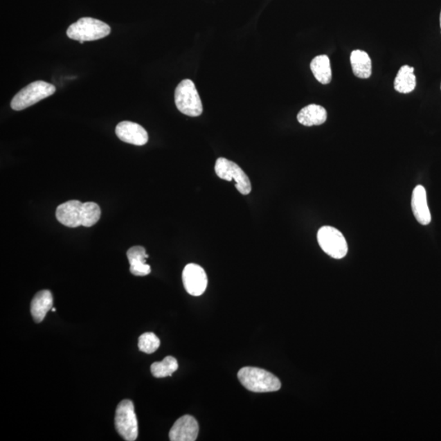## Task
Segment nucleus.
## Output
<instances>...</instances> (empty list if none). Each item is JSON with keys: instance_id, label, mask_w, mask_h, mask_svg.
Here are the masks:
<instances>
[{"instance_id": "1", "label": "nucleus", "mask_w": 441, "mask_h": 441, "mask_svg": "<svg viewBox=\"0 0 441 441\" xmlns=\"http://www.w3.org/2000/svg\"><path fill=\"white\" fill-rule=\"evenodd\" d=\"M101 215V208L98 204L82 203L79 201L63 203L57 207L56 211L58 222L71 228L80 226H93L99 221Z\"/></svg>"}, {"instance_id": "2", "label": "nucleus", "mask_w": 441, "mask_h": 441, "mask_svg": "<svg viewBox=\"0 0 441 441\" xmlns=\"http://www.w3.org/2000/svg\"><path fill=\"white\" fill-rule=\"evenodd\" d=\"M238 379L245 388L253 393L276 392L281 388L278 377L259 368H242L238 372Z\"/></svg>"}, {"instance_id": "3", "label": "nucleus", "mask_w": 441, "mask_h": 441, "mask_svg": "<svg viewBox=\"0 0 441 441\" xmlns=\"http://www.w3.org/2000/svg\"><path fill=\"white\" fill-rule=\"evenodd\" d=\"M111 27L104 21L93 17H82L68 27L66 35L71 39L84 44L107 37L111 34Z\"/></svg>"}, {"instance_id": "4", "label": "nucleus", "mask_w": 441, "mask_h": 441, "mask_svg": "<svg viewBox=\"0 0 441 441\" xmlns=\"http://www.w3.org/2000/svg\"><path fill=\"white\" fill-rule=\"evenodd\" d=\"M56 92V87L43 80L33 82L18 92L11 102L15 111H22L47 98Z\"/></svg>"}, {"instance_id": "5", "label": "nucleus", "mask_w": 441, "mask_h": 441, "mask_svg": "<svg viewBox=\"0 0 441 441\" xmlns=\"http://www.w3.org/2000/svg\"><path fill=\"white\" fill-rule=\"evenodd\" d=\"M175 104L179 111L190 117H198L203 113V105L194 82L184 80L175 90Z\"/></svg>"}, {"instance_id": "6", "label": "nucleus", "mask_w": 441, "mask_h": 441, "mask_svg": "<svg viewBox=\"0 0 441 441\" xmlns=\"http://www.w3.org/2000/svg\"><path fill=\"white\" fill-rule=\"evenodd\" d=\"M115 425L118 433L127 441H134L138 435V420L134 404L129 399H124L117 406Z\"/></svg>"}, {"instance_id": "7", "label": "nucleus", "mask_w": 441, "mask_h": 441, "mask_svg": "<svg viewBox=\"0 0 441 441\" xmlns=\"http://www.w3.org/2000/svg\"><path fill=\"white\" fill-rule=\"evenodd\" d=\"M318 243L323 251L335 259H342L347 255L348 246L347 240L338 229L325 226L318 231Z\"/></svg>"}, {"instance_id": "8", "label": "nucleus", "mask_w": 441, "mask_h": 441, "mask_svg": "<svg viewBox=\"0 0 441 441\" xmlns=\"http://www.w3.org/2000/svg\"><path fill=\"white\" fill-rule=\"evenodd\" d=\"M215 172L221 179L235 181V188L242 195L251 192L252 186L246 174L235 162L226 158H218L215 163Z\"/></svg>"}, {"instance_id": "9", "label": "nucleus", "mask_w": 441, "mask_h": 441, "mask_svg": "<svg viewBox=\"0 0 441 441\" xmlns=\"http://www.w3.org/2000/svg\"><path fill=\"white\" fill-rule=\"evenodd\" d=\"M185 289L192 296H201L207 289L208 277L206 271L201 266L190 263L183 272Z\"/></svg>"}, {"instance_id": "10", "label": "nucleus", "mask_w": 441, "mask_h": 441, "mask_svg": "<svg viewBox=\"0 0 441 441\" xmlns=\"http://www.w3.org/2000/svg\"><path fill=\"white\" fill-rule=\"evenodd\" d=\"M116 134L122 142L135 145H144L148 143L147 132L136 123L123 121L118 124Z\"/></svg>"}, {"instance_id": "11", "label": "nucleus", "mask_w": 441, "mask_h": 441, "mask_svg": "<svg viewBox=\"0 0 441 441\" xmlns=\"http://www.w3.org/2000/svg\"><path fill=\"white\" fill-rule=\"evenodd\" d=\"M199 434V424L192 416L185 415L177 420L170 431L172 441H195Z\"/></svg>"}, {"instance_id": "12", "label": "nucleus", "mask_w": 441, "mask_h": 441, "mask_svg": "<svg viewBox=\"0 0 441 441\" xmlns=\"http://www.w3.org/2000/svg\"><path fill=\"white\" fill-rule=\"evenodd\" d=\"M411 204L416 220L422 225H429L431 221V216L424 186L418 185L413 190Z\"/></svg>"}, {"instance_id": "13", "label": "nucleus", "mask_w": 441, "mask_h": 441, "mask_svg": "<svg viewBox=\"0 0 441 441\" xmlns=\"http://www.w3.org/2000/svg\"><path fill=\"white\" fill-rule=\"evenodd\" d=\"M130 264V272L136 276H145L151 273V267L147 264L149 258L147 251L142 246H134L127 252Z\"/></svg>"}, {"instance_id": "14", "label": "nucleus", "mask_w": 441, "mask_h": 441, "mask_svg": "<svg viewBox=\"0 0 441 441\" xmlns=\"http://www.w3.org/2000/svg\"><path fill=\"white\" fill-rule=\"evenodd\" d=\"M53 298L49 290L39 291L31 302L30 312L36 323L42 322L47 313L52 310Z\"/></svg>"}, {"instance_id": "15", "label": "nucleus", "mask_w": 441, "mask_h": 441, "mask_svg": "<svg viewBox=\"0 0 441 441\" xmlns=\"http://www.w3.org/2000/svg\"><path fill=\"white\" fill-rule=\"evenodd\" d=\"M297 118L300 124L304 126L321 125L327 120V111L320 105L311 104L303 108Z\"/></svg>"}, {"instance_id": "16", "label": "nucleus", "mask_w": 441, "mask_h": 441, "mask_svg": "<svg viewBox=\"0 0 441 441\" xmlns=\"http://www.w3.org/2000/svg\"><path fill=\"white\" fill-rule=\"evenodd\" d=\"M351 64L354 75L360 79H369L372 75V61L362 50H354L351 54Z\"/></svg>"}, {"instance_id": "17", "label": "nucleus", "mask_w": 441, "mask_h": 441, "mask_svg": "<svg viewBox=\"0 0 441 441\" xmlns=\"http://www.w3.org/2000/svg\"><path fill=\"white\" fill-rule=\"evenodd\" d=\"M416 87L415 68L403 66L397 73L394 81V88L399 93L407 94L413 92Z\"/></svg>"}, {"instance_id": "18", "label": "nucleus", "mask_w": 441, "mask_h": 441, "mask_svg": "<svg viewBox=\"0 0 441 441\" xmlns=\"http://www.w3.org/2000/svg\"><path fill=\"white\" fill-rule=\"evenodd\" d=\"M311 70L318 82L322 84H328L332 80L330 60L328 56L320 55L313 59Z\"/></svg>"}, {"instance_id": "19", "label": "nucleus", "mask_w": 441, "mask_h": 441, "mask_svg": "<svg viewBox=\"0 0 441 441\" xmlns=\"http://www.w3.org/2000/svg\"><path fill=\"white\" fill-rule=\"evenodd\" d=\"M179 369V363L172 357H167L161 362H154L151 367L152 374L154 377H170Z\"/></svg>"}, {"instance_id": "20", "label": "nucleus", "mask_w": 441, "mask_h": 441, "mask_svg": "<svg viewBox=\"0 0 441 441\" xmlns=\"http://www.w3.org/2000/svg\"><path fill=\"white\" fill-rule=\"evenodd\" d=\"M161 340L153 333H145L140 336L138 348L141 352L152 354L160 348Z\"/></svg>"}, {"instance_id": "21", "label": "nucleus", "mask_w": 441, "mask_h": 441, "mask_svg": "<svg viewBox=\"0 0 441 441\" xmlns=\"http://www.w3.org/2000/svg\"><path fill=\"white\" fill-rule=\"evenodd\" d=\"M440 29H441V12H440Z\"/></svg>"}, {"instance_id": "22", "label": "nucleus", "mask_w": 441, "mask_h": 441, "mask_svg": "<svg viewBox=\"0 0 441 441\" xmlns=\"http://www.w3.org/2000/svg\"><path fill=\"white\" fill-rule=\"evenodd\" d=\"M51 311H52V312H56V308H53V307Z\"/></svg>"}, {"instance_id": "23", "label": "nucleus", "mask_w": 441, "mask_h": 441, "mask_svg": "<svg viewBox=\"0 0 441 441\" xmlns=\"http://www.w3.org/2000/svg\"><path fill=\"white\" fill-rule=\"evenodd\" d=\"M440 89H441V85H440Z\"/></svg>"}]
</instances>
